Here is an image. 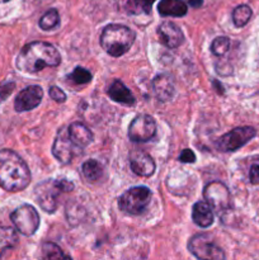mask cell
I'll return each instance as SVG.
<instances>
[{
  "label": "cell",
  "mask_w": 259,
  "mask_h": 260,
  "mask_svg": "<svg viewBox=\"0 0 259 260\" xmlns=\"http://www.w3.org/2000/svg\"><path fill=\"white\" fill-rule=\"evenodd\" d=\"M61 56L53 45L43 41L28 43L17 57V68L22 73L36 74L45 68L60 65Z\"/></svg>",
  "instance_id": "obj_1"
},
{
  "label": "cell",
  "mask_w": 259,
  "mask_h": 260,
  "mask_svg": "<svg viewBox=\"0 0 259 260\" xmlns=\"http://www.w3.org/2000/svg\"><path fill=\"white\" fill-rule=\"evenodd\" d=\"M30 183V170L13 150H0V187L8 192H19Z\"/></svg>",
  "instance_id": "obj_2"
},
{
  "label": "cell",
  "mask_w": 259,
  "mask_h": 260,
  "mask_svg": "<svg viewBox=\"0 0 259 260\" xmlns=\"http://www.w3.org/2000/svg\"><path fill=\"white\" fill-rule=\"evenodd\" d=\"M136 35L131 28L123 24H108L101 35V45L107 53L113 57L124 55L134 45Z\"/></svg>",
  "instance_id": "obj_3"
},
{
  "label": "cell",
  "mask_w": 259,
  "mask_h": 260,
  "mask_svg": "<svg viewBox=\"0 0 259 260\" xmlns=\"http://www.w3.org/2000/svg\"><path fill=\"white\" fill-rule=\"evenodd\" d=\"M74 189V184L66 179H48L36 187V201L45 212L53 213L57 208L58 198Z\"/></svg>",
  "instance_id": "obj_4"
},
{
  "label": "cell",
  "mask_w": 259,
  "mask_h": 260,
  "mask_svg": "<svg viewBox=\"0 0 259 260\" xmlns=\"http://www.w3.org/2000/svg\"><path fill=\"white\" fill-rule=\"evenodd\" d=\"M151 196V190L147 187H134L119 197L118 207L127 215L139 216L146 211Z\"/></svg>",
  "instance_id": "obj_5"
},
{
  "label": "cell",
  "mask_w": 259,
  "mask_h": 260,
  "mask_svg": "<svg viewBox=\"0 0 259 260\" xmlns=\"http://www.w3.org/2000/svg\"><path fill=\"white\" fill-rule=\"evenodd\" d=\"M188 249L197 259L201 260H223L225 253L218 248L208 235L197 234L188 243Z\"/></svg>",
  "instance_id": "obj_6"
},
{
  "label": "cell",
  "mask_w": 259,
  "mask_h": 260,
  "mask_svg": "<svg viewBox=\"0 0 259 260\" xmlns=\"http://www.w3.org/2000/svg\"><path fill=\"white\" fill-rule=\"evenodd\" d=\"M255 135L256 131L253 127H236V128L231 129L228 134L222 135L216 141V147L221 152L236 151V150L243 147L245 144H248L253 137H255Z\"/></svg>",
  "instance_id": "obj_7"
},
{
  "label": "cell",
  "mask_w": 259,
  "mask_h": 260,
  "mask_svg": "<svg viewBox=\"0 0 259 260\" xmlns=\"http://www.w3.org/2000/svg\"><path fill=\"white\" fill-rule=\"evenodd\" d=\"M81 154H83V147L78 146L70 139L68 128L60 129L52 145V155L57 159V161L63 165H68Z\"/></svg>",
  "instance_id": "obj_8"
},
{
  "label": "cell",
  "mask_w": 259,
  "mask_h": 260,
  "mask_svg": "<svg viewBox=\"0 0 259 260\" xmlns=\"http://www.w3.org/2000/svg\"><path fill=\"white\" fill-rule=\"evenodd\" d=\"M13 225L24 236H32L40 226V216L36 208L30 205H23L18 207L10 215Z\"/></svg>",
  "instance_id": "obj_9"
},
{
  "label": "cell",
  "mask_w": 259,
  "mask_h": 260,
  "mask_svg": "<svg viewBox=\"0 0 259 260\" xmlns=\"http://www.w3.org/2000/svg\"><path fill=\"white\" fill-rule=\"evenodd\" d=\"M203 197L206 202L213 208V211L222 215L223 212L230 208L231 206V194L229 188L221 182H211L203 189Z\"/></svg>",
  "instance_id": "obj_10"
},
{
  "label": "cell",
  "mask_w": 259,
  "mask_h": 260,
  "mask_svg": "<svg viewBox=\"0 0 259 260\" xmlns=\"http://www.w3.org/2000/svg\"><path fill=\"white\" fill-rule=\"evenodd\" d=\"M156 134V122L149 114H139L128 127V137L134 142H146Z\"/></svg>",
  "instance_id": "obj_11"
},
{
  "label": "cell",
  "mask_w": 259,
  "mask_h": 260,
  "mask_svg": "<svg viewBox=\"0 0 259 260\" xmlns=\"http://www.w3.org/2000/svg\"><path fill=\"white\" fill-rule=\"evenodd\" d=\"M43 98V89L40 85H30L18 93L14 101V108L17 112L32 111L40 106Z\"/></svg>",
  "instance_id": "obj_12"
},
{
  "label": "cell",
  "mask_w": 259,
  "mask_h": 260,
  "mask_svg": "<svg viewBox=\"0 0 259 260\" xmlns=\"http://www.w3.org/2000/svg\"><path fill=\"white\" fill-rule=\"evenodd\" d=\"M132 172L139 177H151L155 173V161L144 150H132L128 155Z\"/></svg>",
  "instance_id": "obj_13"
},
{
  "label": "cell",
  "mask_w": 259,
  "mask_h": 260,
  "mask_svg": "<svg viewBox=\"0 0 259 260\" xmlns=\"http://www.w3.org/2000/svg\"><path fill=\"white\" fill-rule=\"evenodd\" d=\"M157 35L160 41L168 48H177L184 41V35L182 29L173 22H163L157 27Z\"/></svg>",
  "instance_id": "obj_14"
},
{
  "label": "cell",
  "mask_w": 259,
  "mask_h": 260,
  "mask_svg": "<svg viewBox=\"0 0 259 260\" xmlns=\"http://www.w3.org/2000/svg\"><path fill=\"white\" fill-rule=\"evenodd\" d=\"M152 90L160 102H168L175 93V83L169 74H160L152 80Z\"/></svg>",
  "instance_id": "obj_15"
},
{
  "label": "cell",
  "mask_w": 259,
  "mask_h": 260,
  "mask_svg": "<svg viewBox=\"0 0 259 260\" xmlns=\"http://www.w3.org/2000/svg\"><path fill=\"white\" fill-rule=\"evenodd\" d=\"M107 93L112 101L119 104H123V106H135L136 104V98L134 96L132 91L121 80H114L109 85Z\"/></svg>",
  "instance_id": "obj_16"
},
{
  "label": "cell",
  "mask_w": 259,
  "mask_h": 260,
  "mask_svg": "<svg viewBox=\"0 0 259 260\" xmlns=\"http://www.w3.org/2000/svg\"><path fill=\"white\" fill-rule=\"evenodd\" d=\"M192 218L200 228H210L213 223V208L207 202L200 201L193 206Z\"/></svg>",
  "instance_id": "obj_17"
},
{
  "label": "cell",
  "mask_w": 259,
  "mask_h": 260,
  "mask_svg": "<svg viewBox=\"0 0 259 260\" xmlns=\"http://www.w3.org/2000/svg\"><path fill=\"white\" fill-rule=\"evenodd\" d=\"M68 132L70 139L75 142L78 146L85 147L93 141V132L80 122H74L68 127Z\"/></svg>",
  "instance_id": "obj_18"
},
{
  "label": "cell",
  "mask_w": 259,
  "mask_h": 260,
  "mask_svg": "<svg viewBox=\"0 0 259 260\" xmlns=\"http://www.w3.org/2000/svg\"><path fill=\"white\" fill-rule=\"evenodd\" d=\"M157 12L164 17H183L187 14L188 7L183 0H161Z\"/></svg>",
  "instance_id": "obj_19"
},
{
  "label": "cell",
  "mask_w": 259,
  "mask_h": 260,
  "mask_svg": "<svg viewBox=\"0 0 259 260\" xmlns=\"http://www.w3.org/2000/svg\"><path fill=\"white\" fill-rule=\"evenodd\" d=\"M155 0H123V8L130 14H150Z\"/></svg>",
  "instance_id": "obj_20"
},
{
  "label": "cell",
  "mask_w": 259,
  "mask_h": 260,
  "mask_svg": "<svg viewBox=\"0 0 259 260\" xmlns=\"http://www.w3.org/2000/svg\"><path fill=\"white\" fill-rule=\"evenodd\" d=\"M18 243V236L13 229L0 226V258L9 249L14 248Z\"/></svg>",
  "instance_id": "obj_21"
},
{
  "label": "cell",
  "mask_w": 259,
  "mask_h": 260,
  "mask_svg": "<svg viewBox=\"0 0 259 260\" xmlns=\"http://www.w3.org/2000/svg\"><path fill=\"white\" fill-rule=\"evenodd\" d=\"M81 172H83L85 179L89 182H96L103 177V167H102L101 162L94 159L86 160L83 164Z\"/></svg>",
  "instance_id": "obj_22"
},
{
  "label": "cell",
  "mask_w": 259,
  "mask_h": 260,
  "mask_svg": "<svg viewBox=\"0 0 259 260\" xmlns=\"http://www.w3.org/2000/svg\"><path fill=\"white\" fill-rule=\"evenodd\" d=\"M251 14V8L246 4H241L238 5L235 9L233 10V22L235 24V27H244L246 23L250 20Z\"/></svg>",
  "instance_id": "obj_23"
},
{
  "label": "cell",
  "mask_w": 259,
  "mask_h": 260,
  "mask_svg": "<svg viewBox=\"0 0 259 260\" xmlns=\"http://www.w3.org/2000/svg\"><path fill=\"white\" fill-rule=\"evenodd\" d=\"M42 256L43 259H70V256L66 255L58 245L51 241H46L42 244Z\"/></svg>",
  "instance_id": "obj_24"
},
{
  "label": "cell",
  "mask_w": 259,
  "mask_h": 260,
  "mask_svg": "<svg viewBox=\"0 0 259 260\" xmlns=\"http://www.w3.org/2000/svg\"><path fill=\"white\" fill-rule=\"evenodd\" d=\"M60 24V17L56 9H48L40 19V27L43 30H51Z\"/></svg>",
  "instance_id": "obj_25"
},
{
  "label": "cell",
  "mask_w": 259,
  "mask_h": 260,
  "mask_svg": "<svg viewBox=\"0 0 259 260\" xmlns=\"http://www.w3.org/2000/svg\"><path fill=\"white\" fill-rule=\"evenodd\" d=\"M68 79L70 81H73L75 85H84V84H88L91 80V74L89 73V70L78 66L75 68V70L68 76Z\"/></svg>",
  "instance_id": "obj_26"
},
{
  "label": "cell",
  "mask_w": 259,
  "mask_h": 260,
  "mask_svg": "<svg viewBox=\"0 0 259 260\" xmlns=\"http://www.w3.org/2000/svg\"><path fill=\"white\" fill-rule=\"evenodd\" d=\"M230 40L225 36H220V37H216L215 40L211 43V51L215 56H223L230 48Z\"/></svg>",
  "instance_id": "obj_27"
},
{
  "label": "cell",
  "mask_w": 259,
  "mask_h": 260,
  "mask_svg": "<svg viewBox=\"0 0 259 260\" xmlns=\"http://www.w3.org/2000/svg\"><path fill=\"white\" fill-rule=\"evenodd\" d=\"M48 94H50L51 98L53 99L57 103H63L66 101V94L63 93L62 89H60L58 86H51L50 90H48Z\"/></svg>",
  "instance_id": "obj_28"
},
{
  "label": "cell",
  "mask_w": 259,
  "mask_h": 260,
  "mask_svg": "<svg viewBox=\"0 0 259 260\" xmlns=\"http://www.w3.org/2000/svg\"><path fill=\"white\" fill-rule=\"evenodd\" d=\"M15 88L14 83H3L0 84V104L13 93Z\"/></svg>",
  "instance_id": "obj_29"
},
{
  "label": "cell",
  "mask_w": 259,
  "mask_h": 260,
  "mask_svg": "<svg viewBox=\"0 0 259 260\" xmlns=\"http://www.w3.org/2000/svg\"><path fill=\"white\" fill-rule=\"evenodd\" d=\"M249 180L251 184H259V159H256L249 169Z\"/></svg>",
  "instance_id": "obj_30"
},
{
  "label": "cell",
  "mask_w": 259,
  "mask_h": 260,
  "mask_svg": "<svg viewBox=\"0 0 259 260\" xmlns=\"http://www.w3.org/2000/svg\"><path fill=\"white\" fill-rule=\"evenodd\" d=\"M178 160H179L180 162H184V164H190V162L196 161V155L190 149H185L180 152Z\"/></svg>",
  "instance_id": "obj_31"
},
{
  "label": "cell",
  "mask_w": 259,
  "mask_h": 260,
  "mask_svg": "<svg viewBox=\"0 0 259 260\" xmlns=\"http://www.w3.org/2000/svg\"><path fill=\"white\" fill-rule=\"evenodd\" d=\"M202 3H203V0H189V4L192 5L193 8L201 7V5H202Z\"/></svg>",
  "instance_id": "obj_32"
},
{
  "label": "cell",
  "mask_w": 259,
  "mask_h": 260,
  "mask_svg": "<svg viewBox=\"0 0 259 260\" xmlns=\"http://www.w3.org/2000/svg\"><path fill=\"white\" fill-rule=\"evenodd\" d=\"M7 2H9V0H0V3H7Z\"/></svg>",
  "instance_id": "obj_33"
}]
</instances>
